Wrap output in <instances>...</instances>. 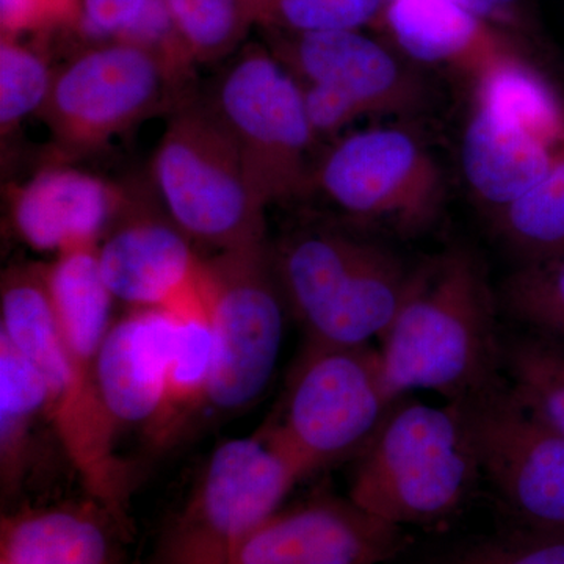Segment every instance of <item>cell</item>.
Wrapping results in <instances>:
<instances>
[{
    "instance_id": "6da1fadb",
    "label": "cell",
    "mask_w": 564,
    "mask_h": 564,
    "mask_svg": "<svg viewBox=\"0 0 564 564\" xmlns=\"http://www.w3.org/2000/svg\"><path fill=\"white\" fill-rule=\"evenodd\" d=\"M484 263L452 248L410 272L395 317L380 337L381 366L393 399L422 389L447 402L500 377L503 362Z\"/></svg>"
},
{
    "instance_id": "7402d4cb",
    "label": "cell",
    "mask_w": 564,
    "mask_h": 564,
    "mask_svg": "<svg viewBox=\"0 0 564 564\" xmlns=\"http://www.w3.org/2000/svg\"><path fill=\"white\" fill-rule=\"evenodd\" d=\"M98 250L99 245L76 248L41 265L63 337L74 355L91 369L109 333L115 300L104 280Z\"/></svg>"
},
{
    "instance_id": "f546056e",
    "label": "cell",
    "mask_w": 564,
    "mask_h": 564,
    "mask_svg": "<svg viewBox=\"0 0 564 564\" xmlns=\"http://www.w3.org/2000/svg\"><path fill=\"white\" fill-rule=\"evenodd\" d=\"M503 302L541 336L564 344V256L522 263L503 284Z\"/></svg>"
},
{
    "instance_id": "d6a6232c",
    "label": "cell",
    "mask_w": 564,
    "mask_h": 564,
    "mask_svg": "<svg viewBox=\"0 0 564 564\" xmlns=\"http://www.w3.org/2000/svg\"><path fill=\"white\" fill-rule=\"evenodd\" d=\"M451 2L494 28L525 32L533 25L525 0H451Z\"/></svg>"
},
{
    "instance_id": "836d02e7",
    "label": "cell",
    "mask_w": 564,
    "mask_h": 564,
    "mask_svg": "<svg viewBox=\"0 0 564 564\" xmlns=\"http://www.w3.org/2000/svg\"><path fill=\"white\" fill-rule=\"evenodd\" d=\"M0 564H11L9 562H3V560H0Z\"/></svg>"
},
{
    "instance_id": "4dcf8cb0",
    "label": "cell",
    "mask_w": 564,
    "mask_h": 564,
    "mask_svg": "<svg viewBox=\"0 0 564 564\" xmlns=\"http://www.w3.org/2000/svg\"><path fill=\"white\" fill-rule=\"evenodd\" d=\"M389 0H262L261 29L284 32L383 28Z\"/></svg>"
},
{
    "instance_id": "8fae6325",
    "label": "cell",
    "mask_w": 564,
    "mask_h": 564,
    "mask_svg": "<svg viewBox=\"0 0 564 564\" xmlns=\"http://www.w3.org/2000/svg\"><path fill=\"white\" fill-rule=\"evenodd\" d=\"M311 187L352 217L421 231L443 203L440 166L421 141L395 128L350 133L314 163Z\"/></svg>"
},
{
    "instance_id": "5b68a950",
    "label": "cell",
    "mask_w": 564,
    "mask_h": 564,
    "mask_svg": "<svg viewBox=\"0 0 564 564\" xmlns=\"http://www.w3.org/2000/svg\"><path fill=\"white\" fill-rule=\"evenodd\" d=\"M397 402L372 345L306 340L281 414L262 433L304 478L361 454Z\"/></svg>"
},
{
    "instance_id": "4316f807",
    "label": "cell",
    "mask_w": 564,
    "mask_h": 564,
    "mask_svg": "<svg viewBox=\"0 0 564 564\" xmlns=\"http://www.w3.org/2000/svg\"><path fill=\"white\" fill-rule=\"evenodd\" d=\"M192 61L214 63L242 46L261 25L262 0H166Z\"/></svg>"
},
{
    "instance_id": "44dd1931",
    "label": "cell",
    "mask_w": 564,
    "mask_h": 564,
    "mask_svg": "<svg viewBox=\"0 0 564 564\" xmlns=\"http://www.w3.org/2000/svg\"><path fill=\"white\" fill-rule=\"evenodd\" d=\"M375 248L345 234L311 231L296 234L273 250L285 303L303 326L344 291Z\"/></svg>"
},
{
    "instance_id": "d6986e66",
    "label": "cell",
    "mask_w": 564,
    "mask_h": 564,
    "mask_svg": "<svg viewBox=\"0 0 564 564\" xmlns=\"http://www.w3.org/2000/svg\"><path fill=\"white\" fill-rule=\"evenodd\" d=\"M562 152L474 102L462 139L463 173L474 195L499 210L543 180Z\"/></svg>"
},
{
    "instance_id": "603a6c76",
    "label": "cell",
    "mask_w": 564,
    "mask_h": 564,
    "mask_svg": "<svg viewBox=\"0 0 564 564\" xmlns=\"http://www.w3.org/2000/svg\"><path fill=\"white\" fill-rule=\"evenodd\" d=\"M50 422L47 389L35 364L0 333V488L17 496L32 469L36 425Z\"/></svg>"
},
{
    "instance_id": "cb8c5ba5",
    "label": "cell",
    "mask_w": 564,
    "mask_h": 564,
    "mask_svg": "<svg viewBox=\"0 0 564 564\" xmlns=\"http://www.w3.org/2000/svg\"><path fill=\"white\" fill-rule=\"evenodd\" d=\"M475 104L564 151V104L532 63L510 51L474 79Z\"/></svg>"
},
{
    "instance_id": "52a82bcc",
    "label": "cell",
    "mask_w": 564,
    "mask_h": 564,
    "mask_svg": "<svg viewBox=\"0 0 564 564\" xmlns=\"http://www.w3.org/2000/svg\"><path fill=\"white\" fill-rule=\"evenodd\" d=\"M206 96L236 140L267 207L311 188L310 152L317 137L302 87L267 46L248 44L237 52Z\"/></svg>"
},
{
    "instance_id": "ffe728a7",
    "label": "cell",
    "mask_w": 564,
    "mask_h": 564,
    "mask_svg": "<svg viewBox=\"0 0 564 564\" xmlns=\"http://www.w3.org/2000/svg\"><path fill=\"white\" fill-rule=\"evenodd\" d=\"M169 311L174 315V332L165 397L161 413L147 430L155 445L172 443L182 426L207 408L217 366V343L203 284Z\"/></svg>"
},
{
    "instance_id": "d4e9b609",
    "label": "cell",
    "mask_w": 564,
    "mask_h": 564,
    "mask_svg": "<svg viewBox=\"0 0 564 564\" xmlns=\"http://www.w3.org/2000/svg\"><path fill=\"white\" fill-rule=\"evenodd\" d=\"M76 35L85 43H122L150 51L185 79L195 68L166 0H79Z\"/></svg>"
},
{
    "instance_id": "9c48e42d",
    "label": "cell",
    "mask_w": 564,
    "mask_h": 564,
    "mask_svg": "<svg viewBox=\"0 0 564 564\" xmlns=\"http://www.w3.org/2000/svg\"><path fill=\"white\" fill-rule=\"evenodd\" d=\"M202 284L217 343L207 408L232 413L265 391L284 336L285 300L269 240L204 259Z\"/></svg>"
},
{
    "instance_id": "484cf974",
    "label": "cell",
    "mask_w": 564,
    "mask_h": 564,
    "mask_svg": "<svg viewBox=\"0 0 564 564\" xmlns=\"http://www.w3.org/2000/svg\"><path fill=\"white\" fill-rule=\"evenodd\" d=\"M494 225L522 263L564 256V152L543 180L497 210Z\"/></svg>"
},
{
    "instance_id": "5bb4252c",
    "label": "cell",
    "mask_w": 564,
    "mask_h": 564,
    "mask_svg": "<svg viewBox=\"0 0 564 564\" xmlns=\"http://www.w3.org/2000/svg\"><path fill=\"white\" fill-rule=\"evenodd\" d=\"M98 252L115 300L132 307L172 310L202 285L204 259L191 237L141 196H132Z\"/></svg>"
},
{
    "instance_id": "1f68e13d",
    "label": "cell",
    "mask_w": 564,
    "mask_h": 564,
    "mask_svg": "<svg viewBox=\"0 0 564 564\" xmlns=\"http://www.w3.org/2000/svg\"><path fill=\"white\" fill-rule=\"evenodd\" d=\"M434 564H564V530L513 525Z\"/></svg>"
},
{
    "instance_id": "2e32d148",
    "label": "cell",
    "mask_w": 564,
    "mask_h": 564,
    "mask_svg": "<svg viewBox=\"0 0 564 564\" xmlns=\"http://www.w3.org/2000/svg\"><path fill=\"white\" fill-rule=\"evenodd\" d=\"M174 315L132 307L111 323L96 356V383L111 417L150 429L161 413L172 348Z\"/></svg>"
},
{
    "instance_id": "7a4b0ae2",
    "label": "cell",
    "mask_w": 564,
    "mask_h": 564,
    "mask_svg": "<svg viewBox=\"0 0 564 564\" xmlns=\"http://www.w3.org/2000/svg\"><path fill=\"white\" fill-rule=\"evenodd\" d=\"M0 333L40 370L58 444L88 499L131 534V464L117 454L118 422L104 403L95 369L63 337L39 265L11 267L0 289Z\"/></svg>"
},
{
    "instance_id": "277c9868",
    "label": "cell",
    "mask_w": 564,
    "mask_h": 564,
    "mask_svg": "<svg viewBox=\"0 0 564 564\" xmlns=\"http://www.w3.org/2000/svg\"><path fill=\"white\" fill-rule=\"evenodd\" d=\"M151 174L163 207L193 242L223 251L267 239V206L206 95L191 88L170 111Z\"/></svg>"
},
{
    "instance_id": "3957f363",
    "label": "cell",
    "mask_w": 564,
    "mask_h": 564,
    "mask_svg": "<svg viewBox=\"0 0 564 564\" xmlns=\"http://www.w3.org/2000/svg\"><path fill=\"white\" fill-rule=\"evenodd\" d=\"M481 478L458 404L400 399L356 456L350 499L393 525H436L469 502Z\"/></svg>"
},
{
    "instance_id": "8992f818",
    "label": "cell",
    "mask_w": 564,
    "mask_h": 564,
    "mask_svg": "<svg viewBox=\"0 0 564 564\" xmlns=\"http://www.w3.org/2000/svg\"><path fill=\"white\" fill-rule=\"evenodd\" d=\"M302 478L262 432L226 441L163 530L150 564H232Z\"/></svg>"
},
{
    "instance_id": "9a60e30c",
    "label": "cell",
    "mask_w": 564,
    "mask_h": 564,
    "mask_svg": "<svg viewBox=\"0 0 564 564\" xmlns=\"http://www.w3.org/2000/svg\"><path fill=\"white\" fill-rule=\"evenodd\" d=\"M132 196L73 166H46L11 191L10 221L22 242L57 256L101 243Z\"/></svg>"
},
{
    "instance_id": "ac0fdd59",
    "label": "cell",
    "mask_w": 564,
    "mask_h": 564,
    "mask_svg": "<svg viewBox=\"0 0 564 564\" xmlns=\"http://www.w3.org/2000/svg\"><path fill=\"white\" fill-rule=\"evenodd\" d=\"M383 28L406 57L475 79L511 50L488 22L451 0H389Z\"/></svg>"
},
{
    "instance_id": "e0dca14e",
    "label": "cell",
    "mask_w": 564,
    "mask_h": 564,
    "mask_svg": "<svg viewBox=\"0 0 564 564\" xmlns=\"http://www.w3.org/2000/svg\"><path fill=\"white\" fill-rule=\"evenodd\" d=\"M129 534L88 499L25 507L2 516L0 560L11 564H126Z\"/></svg>"
},
{
    "instance_id": "83f0119b",
    "label": "cell",
    "mask_w": 564,
    "mask_h": 564,
    "mask_svg": "<svg viewBox=\"0 0 564 564\" xmlns=\"http://www.w3.org/2000/svg\"><path fill=\"white\" fill-rule=\"evenodd\" d=\"M503 364L519 399L564 436V344L524 337L505 348Z\"/></svg>"
},
{
    "instance_id": "ba28073f",
    "label": "cell",
    "mask_w": 564,
    "mask_h": 564,
    "mask_svg": "<svg viewBox=\"0 0 564 564\" xmlns=\"http://www.w3.org/2000/svg\"><path fill=\"white\" fill-rule=\"evenodd\" d=\"M191 88V79L150 51L85 43L55 68L50 98L39 115L58 148L84 154L152 115L170 113Z\"/></svg>"
},
{
    "instance_id": "7c38bea8",
    "label": "cell",
    "mask_w": 564,
    "mask_h": 564,
    "mask_svg": "<svg viewBox=\"0 0 564 564\" xmlns=\"http://www.w3.org/2000/svg\"><path fill=\"white\" fill-rule=\"evenodd\" d=\"M267 50L299 82L332 96L350 122L400 115L422 104L423 85L380 41L361 31L284 32L262 29Z\"/></svg>"
},
{
    "instance_id": "30bf717a",
    "label": "cell",
    "mask_w": 564,
    "mask_h": 564,
    "mask_svg": "<svg viewBox=\"0 0 564 564\" xmlns=\"http://www.w3.org/2000/svg\"><path fill=\"white\" fill-rule=\"evenodd\" d=\"M488 480L513 525L564 530V436L502 377L456 400Z\"/></svg>"
},
{
    "instance_id": "4fadbf2b",
    "label": "cell",
    "mask_w": 564,
    "mask_h": 564,
    "mask_svg": "<svg viewBox=\"0 0 564 564\" xmlns=\"http://www.w3.org/2000/svg\"><path fill=\"white\" fill-rule=\"evenodd\" d=\"M411 538L350 497L317 494L280 508L245 540L232 564H384Z\"/></svg>"
},
{
    "instance_id": "f1b7e54d",
    "label": "cell",
    "mask_w": 564,
    "mask_h": 564,
    "mask_svg": "<svg viewBox=\"0 0 564 564\" xmlns=\"http://www.w3.org/2000/svg\"><path fill=\"white\" fill-rule=\"evenodd\" d=\"M55 68L43 46L22 36L0 39V129L9 135L25 118L39 115L50 98Z\"/></svg>"
}]
</instances>
